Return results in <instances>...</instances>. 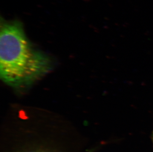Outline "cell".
<instances>
[{"instance_id":"6da1fadb","label":"cell","mask_w":153,"mask_h":152,"mask_svg":"<svg viewBox=\"0 0 153 152\" xmlns=\"http://www.w3.org/2000/svg\"><path fill=\"white\" fill-rule=\"evenodd\" d=\"M51 68L49 57L33 47L20 21L1 20L0 76L4 83L13 88H25Z\"/></svg>"}]
</instances>
